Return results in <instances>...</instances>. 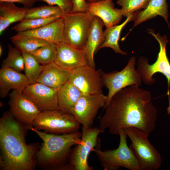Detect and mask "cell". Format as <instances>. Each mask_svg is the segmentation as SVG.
<instances>
[{"label":"cell","instance_id":"ffe728a7","mask_svg":"<svg viewBox=\"0 0 170 170\" xmlns=\"http://www.w3.org/2000/svg\"><path fill=\"white\" fill-rule=\"evenodd\" d=\"M71 71L61 67L54 62L44 65L37 82L58 90L69 81Z\"/></svg>","mask_w":170,"mask_h":170},{"label":"cell","instance_id":"f546056e","mask_svg":"<svg viewBox=\"0 0 170 170\" xmlns=\"http://www.w3.org/2000/svg\"><path fill=\"white\" fill-rule=\"evenodd\" d=\"M57 52V44L49 43L39 48L31 54L40 64L45 65L54 61Z\"/></svg>","mask_w":170,"mask_h":170},{"label":"cell","instance_id":"2e32d148","mask_svg":"<svg viewBox=\"0 0 170 170\" xmlns=\"http://www.w3.org/2000/svg\"><path fill=\"white\" fill-rule=\"evenodd\" d=\"M57 52L54 62L69 71L77 68L89 65L82 50L74 48L65 42L57 44Z\"/></svg>","mask_w":170,"mask_h":170},{"label":"cell","instance_id":"9c48e42d","mask_svg":"<svg viewBox=\"0 0 170 170\" xmlns=\"http://www.w3.org/2000/svg\"><path fill=\"white\" fill-rule=\"evenodd\" d=\"M80 125L72 114L59 110L41 112L32 126L48 133L63 134L79 131Z\"/></svg>","mask_w":170,"mask_h":170},{"label":"cell","instance_id":"e575fe53","mask_svg":"<svg viewBox=\"0 0 170 170\" xmlns=\"http://www.w3.org/2000/svg\"><path fill=\"white\" fill-rule=\"evenodd\" d=\"M100 0H87V2L88 3H90L95 2L98 1H100Z\"/></svg>","mask_w":170,"mask_h":170},{"label":"cell","instance_id":"5bb4252c","mask_svg":"<svg viewBox=\"0 0 170 170\" xmlns=\"http://www.w3.org/2000/svg\"><path fill=\"white\" fill-rule=\"evenodd\" d=\"M23 92L41 112L59 110L58 90L36 82L29 85Z\"/></svg>","mask_w":170,"mask_h":170},{"label":"cell","instance_id":"52a82bcc","mask_svg":"<svg viewBox=\"0 0 170 170\" xmlns=\"http://www.w3.org/2000/svg\"><path fill=\"white\" fill-rule=\"evenodd\" d=\"M82 137L80 142L71 149L67 170H92L88 163L90 152L100 147L99 135L105 131L99 127L85 128L82 127Z\"/></svg>","mask_w":170,"mask_h":170},{"label":"cell","instance_id":"7c38bea8","mask_svg":"<svg viewBox=\"0 0 170 170\" xmlns=\"http://www.w3.org/2000/svg\"><path fill=\"white\" fill-rule=\"evenodd\" d=\"M102 72L101 70H96L89 65L79 67L71 71L69 81L82 94L101 93L104 87Z\"/></svg>","mask_w":170,"mask_h":170},{"label":"cell","instance_id":"603a6c76","mask_svg":"<svg viewBox=\"0 0 170 170\" xmlns=\"http://www.w3.org/2000/svg\"><path fill=\"white\" fill-rule=\"evenodd\" d=\"M82 94L72 83L69 81L66 82L58 90L59 110L71 114L74 105Z\"/></svg>","mask_w":170,"mask_h":170},{"label":"cell","instance_id":"f1b7e54d","mask_svg":"<svg viewBox=\"0 0 170 170\" xmlns=\"http://www.w3.org/2000/svg\"><path fill=\"white\" fill-rule=\"evenodd\" d=\"M64 14L57 6L44 5L29 8L25 19L45 18L55 16L63 17Z\"/></svg>","mask_w":170,"mask_h":170},{"label":"cell","instance_id":"ac0fdd59","mask_svg":"<svg viewBox=\"0 0 170 170\" xmlns=\"http://www.w3.org/2000/svg\"><path fill=\"white\" fill-rule=\"evenodd\" d=\"M105 26L102 20L99 17L94 16L92 24L85 46L83 49L86 56L88 65L95 68L94 54L99 50L104 42L105 37Z\"/></svg>","mask_w":170,"mask_h":170},{"label":"cell","instance_id":"277c9868","mask_svg":"<svg viewBox=\"0 0 170 170\" xmlns=\"http://www.w3.org/2000/svg\"><path fill=\"white\" fill-rule=\"evenodd\" d=\"M148 32L152 35L158 41L160 46L159 51L156 60L153 64L148 63L149 59L144 56H140L137 62V70L139 73L142 81L146 84L153 85L156 78H153L154 75L157 73L163 74L166 78L168 85L167 93L169 99V107L167 110L170 111V62L167 56L166 46L168 42L165 35L161 36L159 33L155 34L151 29H148Z\"/></svg>","mask_w":170,"mask_h":170},{"label":"cell","instance_id":"8992f818","mask_svg":"<svg viewBox=\"0 0 170 170\" xmlns=\"http://www.w3.org/2000/svg\"><path fill=\"white\" fill-rule=\"evenodd\" d=\"M123 130L131 141L129 148L138 161L141 170L159 169L162 164V157L150 143L148 136L141 130L136 128H129Z\"/></svg>","mask_w":170,"mask_h":170},{"label":"cell","instance_id":"6da1fadb","mask_svg":"<svg viewBox=\"0 0 170 170\" xmlns=\"http://www.w3.org/2000/svg\"><path fill=\"white\" fill-rule=\"evenodd\" d=\"M136 85L125 88L112 97L99 119V128L113 135L135 128L148 136L155 129L157 110L149 91Z\"/></svg>","mask_w":170,"mask_h":170},{"label":"cell","instance_id":"1f68e13d","mask_svg":"<svg viewBox=\"0 0 170 170\" xmlns=\"http://www.w3.org/2000/svg\"><path fill=\"white\" fill-rule=\"evenodd\" d=\"M49 5H56L60 7L64 14L71 12L72 8V0H42Z\"/></svg>","mask_w":170,"mask_h":170},{"label":"cell","instance_id":"4fadbf2b","mask_svg":"<svg viewBox=\"0 0 170 170\" xmlns=\"http://www.w3.org/2000/svg\"><path fill=\"white\" fill-rule=\"evenodd\" d=\"M9 96V111L18 121L29 129L41 111L23 92L13 90Z\"/></svg>","mask_w":170,"mask_h":170},{"label":"cell","instance_id":"44dd1931","mask_svg":"<svg viewBox=\"0 0 170 170\" xmlns=\"http://www.w3.org/2000/svg\"><path fill=\"white\" fill-rule=\"evenodd\" d=\"M168 6L167 0H150L148 5L144 9L134 13L133 20V28L140 24L159 15L162 16L169 25L168 18L169 16Z\"/></svg>","mask_w":170,"mask_h":170},{"label":"cell","instance_id":"5b68a950","mask_svg":"<svg viewBox=\"0 0 170 170\" xmlns=\"http://www.w3.org/2000/svg\"><path fill=\"white\" fill-rule=\"evenodd\" d=\"M118 147L113 150H102L94 149L100 164L104 170H117L124 167L130 170H141L137 158L127 143V136L124 130L119 132Z\"/></svg>","mask_w":170,"mask_h":170},{"label":"cell","instance_id":"d6986e66","mask_svg":"<svg viewBox=\"0 0 170 170\" xmlns=\"http://www.w3.org/2000/svg\"><path fill=\"white\" fill-rule=\"evenodd\" d=\"M29 83L25 74L9 68L0 70V96L6 97L9 91L17 90L23 92Z\"/></svg>","mask_w":170,"mask_h":170},{"label":"cell","instance_id":"30bf717a","mask_svg":"<svg viewBox=\"0 0 170 170\" xmlns=\"http://www.w3.org/2000/svg\"><path fill=\"white\" fill-rule=\"evenodd\" d=\"M136 61L135 57L133 56L130 58L125 67L121 71L107 73L102 72L104 86L108 90L104 109L114 95L122 89L133 85L139 87L141 86V78L135 68Z\"/></svg>","mask_w":170,"mask_h":170},{"label":"cell","instance_id":"8d00e7d4","mask_svg":"<svg viewBox=\"0 0 170 170\" xmlns=\"http://www.w3.org/2000/svg\"><path fill=\"white\" fill-rule=\"evenodd\" d=\"M36 1H41L42 0H35Z\"/></svg>","mask_w":170,"mask_h":170},{"label":"cell","instance_id":"d6a6232c","mask_svg":"<svg viewBox=\"0 0 170 170\" xmlns=\"http://www.w3.org/2000/svg\"><path fill=\"white\" fill-rule=\"evenodd\" d=\"M72 8L71 12H85L88 11V3L85 0H72Z\"/></svg>","mask_w":170,"mask_h":170},{"label":"cell","instance_id":"836d02e7","mask_svg":"<svg viewBox=\"0 0 170 170\" xmlns=\"http://www.w3.org/2000/svg\"><path fill=\"white\" fill-rule=\"evenodd\" d=\"M36 2L35 0H0V2H6L9 3H21L24 5V7L31 8Z\"/></svg>","mask_w":170,"mask_h":170},{"label":"cell","instance_id":"cb8c5ba5","mask_svg":"<svg viewBox=\"0 0 170 170\" xmlns=\"http://www.w3.org/2000/svg\"><path fill=\"white\" fill-rule=\"evenodd\" d=\"M133 14L127 17L126 20L120 24L106 27L104 31L105 40L99 50L104 48H110L116 53L122 55L127 54L126 52L121 49L118 42L122 30L128 22L133 20Z\"/></svg>","mask_w":170,"mask_h":170},{"label":"cell","instance_id":"9a60e30c","mask_svg":"<svg viewBox=\"0 0 170 170\" xmlns=\"http://www.w3.org/2000/svg\"><path fill=\"white\" fill-rule=\"evenodd\" d=\"M22 37H35L56 44L65 42L63 17L39 28L18 32L10 39Z\"/></svg>","mask_w":170,"mask_h":170},{"label":"cell","instance_id":"484cf974","mask_svg":"<svg viewBox=\"0 0 170 170\" xmlns=\"http://www.w3.org/2000/svg\"><path fill=\"white\" fill-rule=\"evenodd\" d=\"M25 63L24 71L29 84L37 82L44 65L40 64L31 54L22 53Z\"/></svg>","mask_w":170,"mask_h":170},{"label":"cell","instance_id":"4316f807","mask_svg":"<svg viewBox=\"0 0 170 170\" xmlns=\"http://www.w3.org/2000/svg\"><path fill=\"white\" fill-rule=\"evenodd\" d=\"M15 47L21 53L31 54L39 48L49 42L33 37H22L11 39Z\"/></svg>","mask_w":170,"mask_h":170},{"label":"cell","instance_id":"7402d4cb","mask_svg":"<svg viewBox=\"0 0 170 170\" xmlns=\"http://www.w3.org/2000/svg\"><path fill=\"white\" fill-rule=\"evenodd\" d=\"M30 8L19 7L14 3L0 2V34L11 24L25 19Z\"/></svg>","mask_w":170,"mask_h":170},{"label":"cell","instance_id":"ba28073f","mask_svg":"<svg viewBox=\"0 0 170 170\" xmlns=\"http://www.w3.org/2000/svg\"><path fill=\"white\" fill-rule=\"evenodd\" d=\"M65 41L75 48L83 49L94 16L89 11L70 12L63 16Z\"/></svg>","mask_w":170,"mask_h":170},{"label":"cell","instance_id":"4dcf8cb0","mask_svg":"<svg viewBox=\"0 0 170 170\" xmlns=\"http://www.w3.org/2000/svg\"><path fill=\"white\" fill-rule=\"evenodd\" d=\"M150 0H117L116 3L122 7V16H128L145 9Z\"/></svg>","mask_w":170,"mask_h":170},{"label":"cell","instance_id":"83f0119b","mask_svg":"<svg viewBox=\"0 0 170 170\" xmlns=\"http://www.w3.org/2000/svg\"><path fill=\"white\" fill-rule=\"evenodd\" d=\"M62 17L55 16L45 18L25 19L11 28L18 32L35 29L52 22Z\"/></svg>","mask_w":170,"mask_h":170},{"label":"cell","instance_id":"3957f363","mask_svg":"<svg viewBox=\"0 0 170 170\" xmlns=\"http://www.w3.org/2000/svg\"><path fill=\"white\" fill-rule=\"evenodd\" d=\"M29 130L36 133L43 141L36 156L37 167L45 170H67L71 150L80 142L82 132L56 134L37 130L32 126Z\"/></svg>","mask_w":170,"mask_h":170},{"label":"cell","instance_id":"e0dca14e","mask_svg":"<svg viewBox=\"0 0 170 170\" xmlns=\"http://www.w3.org/2000/svg\"><path fill=\"white\" fill-rule=\"evenodd\" d=\"M88 11L100 18L106 27L119 24L122 18L121 9L116 8L113 0H101L88 3Z\"/></svg>","mask_w":170,"mask_h":170},{"label":"cell","instance_id":"7a4b0ae2","mask_svg":"<svg viewBox=\"0 0 170 170\" xmlns=\"http://www.w3.org/2000/svg\"><path fill=\"white\" fill-rule=\"evenodd\" d=\"M27 128L18 121L10 111L0 119V169L34 170L36 156L40 146L37 142L27 144Z\"/></svg>","mask_w":170,"mask_h":170},{"label":"cell","instance_id":"d590c367","mask_svg":"<svg viewBox=\"0 0 170 170\" xmlns=\"http://www.w3.org/2000/svg\"><path fill=\"white\" fill-rule=\"evenodd\" d=\"M3 53V48L1 46V45H0V56H1L2 55Z\"/></svg>","mask_w":170,"mask_h":170},{"label":"cell","instance_id":"8fae6325","mask_svg":"<svg viewBox=\"0 0 170 170\" xmlns=\"http://www.w3.org/2000/svg\"><path fill=\"white\" fill-rule=\"evenodd\" d=\"M107 96L103 93L82 94L74 105L71 114L85 128L92 127L99 110L104 108Z\"/></svg>","mask_w":170,"mask_h":170},{"label":"cell","instance_id":"d4e9b609","mask_svg":"<svg viewBox=\"0 0 170 170\" xmlns=\"http://www.w3.org/2000/svg\"><path fill=\"white\" fill-rule=\"evenodd\" d=\"M8 47V56L3 60L1 68H11L19 72L24 71V60L22 53L10 43Z\"/></svg>","mask_w":170,"mask_h":170}]
</instances>
